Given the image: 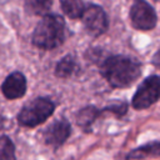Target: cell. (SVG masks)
I'll list each match as a JSON object with an SVG mask.
<instances>
[{
  "label": "cell",
  "mask_w": 160,
  "mask_h": 160,
  "mask_svg": "<svg viewBox=\"0 0 160 160\" xmlns=\"http://www.w3.org/2000/svg\"><path fill=\"white\" fill-rule=\"evenodd\" d=\"M100 75L112 89L131 86L140 76L142 65L138 59L122 54H108L106 51L96 62Z\"/></svg>",
  "instance_id": "obj_1"
},
{
  "label": "cell",
  "mask_w": 160,
  "mask_h": 160,
  "mask_svg": "<svg viewBox=\"0 0 160 160\" xmlns=\"http://www.w3.org/2000/svg\"><path fill=\"white\" fill-rule=\"evenodd\" d=\"M66 40V24L61 15L48 12L36 24L31 34L32 46L50 51L60 48Z\"/></svg>",
  "instance_id": "obj_2"
},
{
  "label": "cell",
  "mask_w": 160,
  "mask_h": 160,
  "mask_svg": "<svg viewBox=\"0 0 160 160\" xmlns=\"http://www.w3.org/2000/svg\"><path fill=\"white\" fill-rule=\"evenodd\" d=\"M56 104L49 96H38L21 106L16 115L18 125L26 129H34L44 124L55 112Z\"/></svg>",
  "instance_id": "obj_3"
},
{
  "label": "cell",
  "mask_w": 160,
  "mask_h": 160,
  "mask_svg": "<svg viewBox=\"0 0 160 160\" xmlns=\"http://www.w3.org/2000/svg\"><path fill=\"white\" fill-rule=\"evenodd\" d=\"M160 100V75H149L138 86L131 99L135 110H145Z\"/></svg>",
  "instance_id": "obj_4"
},
{
  "label": "cell",
  "mask_w": 160,
  "mask_h": 160,
  "mask_svg": "<svg viewBox=\"0 0 160 160\" xmlns=\"http://www.w3.org/2000/svg\"><path fill=\"white\" fill-rule=\"evenodd\" d=\"M131 26L139 31H150L158 24V15L146 0H132L129 11Z\"/></svg>",
  "instance_id": "obj_5"
},
{
  "label": "cell",
  "mask_w": 160,
  "mask_h": 160,
  "mask_svg": "<svg viewBox=\"0 0 160 160\" xmlns=\"http://www.w3.org/2000/svg\"><path fill=\"white\" fill-rule=\"evenodd\" d=\"M71 134H72L71 122L65 116H61L51 121L42 130V141L46 146L51 148L52 151H58L60 148L65 145V142L69 140Z\"/></svg>",
  "instance_id": "obj_6"
},
{
  "label": "cell",
  "mask_w": 160,
  "mask_h": 160,
  "mask_svg": "<svg viewBox=\"0 0 160 160\" xmlns=\"http://www.w3.org/2000/svg\"><path fill=\"white\" fill-rule=\"evenodd\" d=\"M86 32L94 38L101 36L109 29V19L105 10L98 4H88L80 16Z\"/></svg>",
  "instance_id": "obj_7"
},
{
  "label": "cell",
  "mask_w": 160,
  "mask_h": 160,
  "mask_svg": "<svg viewBox=\"0 0 160 160\" xmlns=\"http://www.w3.org/2000/svg\"><path fill=\"white\" fill-rule=\"evenodd\" d=\"M28 90V80L26 76L21 71L10 72L1 84V92L8 100H18L24 98Z\"/></svg>",
  "instance_id": "obj_8"
},
{
  "label": "cell",
  "mask_w": 160,
  "mask_h": 160,
  "mask_svg": "<svg viewBox=\"0 0 160 160\" xmlns=\"http://www.w3.org/2000/svg\"><path fill=\"white\" fill-rule=\"evenodd\" d=\"M106 115L104 108H98L95 105H85L80 108L75 114V122L85 134H91L94 124L101 118Z\"/></svg>",
  "instance_id": "obj_9"
},
{
  "label": "cell",
  "mask_w": 160,
  "mask_h": 160,
  "mask_svg": "<svg viewBox=\"0 0 160 160\" xmlns=\"http://www.w3.org/2000/svg\"><path fill=\"white\" fill-rule=\"evenodd\" d=\"M160 159V140H152L139 145L124 154L122 160H148Z\"/></svg>",
  "instance_id": "obj_10"
},
{
  "label": "cell",
  "mask_w": 160,
  "mask_h": 160,
  "mask_svg": "<svg viewBox=\"0 0 160 160\" xmlns=\"http://www.w3.org/2000/svg\"><path fill=\"white\" fill-rule=\"evenodd\" d=\"M79 72H80V65L76 56H74L72 54H68L62 56L56 62L54 70L55 76L59 79H69L78 75Z\"/></svg>",
  "instance_id": "obj_11"
},
{
  "label": "cell",
  "mask_w": 160,
  "mask_h": 160,
  "mask_svg": "<svg viewBox=\"0 0 160 160\" xmlns=\"http://www.w3.org/2000/svg\"><path fill=\"white\" fill-rule=\"evenodd\" d=\"M51 5H52V0H25L24 1L25 11L35 16H44L45 14H48L49 10L51 9Z\"/></svg>",
  "instance_id": "obj_12"
},
{
  "label": "cell",
  "mask_w": 160,
  "mask_h": 160,
  "mask_svg": "<svg viewBox=\"0 0 160 160\" xmlns=\"http://www.w3.org/2000/svg\"><path fill=\"white\" fill-rule=\"evenodd\" d=\"M60 1V6L62 12L69 18V19H80L84 9H85V4L82 0H59Z\"/></svg>",
  "instance_id": "obj_13"
},
{
  "label": "cell",
  "mask_w": 160,
  "mask_h": 160,
  "mask_svg": "<svg viewBox=\"0 0 160 160\" xmlns=\"http://www.w3.org/2000/svg\"><path fill=\"white\" fill-rule=\"evenodd\" d=\"M0 160H18L16 146L9 135H0Z\"/></svg>",
  "instance_id": "obj_14"
},
{
  "label": "cell",
  "mask_w": 160,
  "mask_h": 160,
  "mask_svg": "<svg viewBox=\"0 0 160 160\" xmlns=\"http://www.w3.org/2000/svg\"><path fill=\"white\" fill-rule=\"evenodd\" d=\"M105 114H110L116 119H124L129 111V104L126 101H115L104 106Z\"/></svg>",
  "instance_id": "obj_15"
},
{
  "label": "cell",
  "mask_w": 160,
  "mask_h": 160,
  "mask_svg": "<svg viewBox=\"0 0 160 160\" xmlns=\"http://www.w3.org/2000/svg\"><path fill=\"white\" fill-rule=\"evenodd\" d=\"M151 65L155 66V68H158V69H160V49L158 51H155V54L152 55V58H151Z\"/></svg>",
  "instance_id": "obj_16"
},
{
  "label": "cell",
  "mask_w": 160,
  "mask_h": 160,
  "mask_svg": "<svg viewBox=\"0 0 160 160\" xmlns=\"http://www.w3.org/2000/svg\"><path fill=\"white\" fill-rule=\"evenodd\" d=\"M5 121H6V119H5V116H2V115H0V132L4 130V126H5Z\"/></svg>",
  "instance_id": "obj_17"
}]
</instances>
